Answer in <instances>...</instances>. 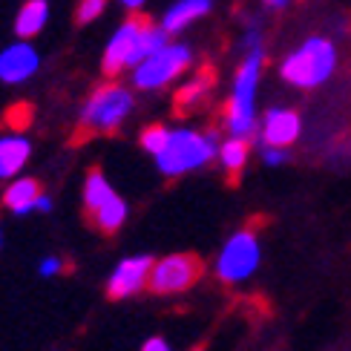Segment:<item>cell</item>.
<instances>
[{
    "instance_id": "cell-28",
    "label": "cell",
    "mask_w": 351,
    "mask_h": 351,
    "mask_svg": "<svg viewBox=\"0 0 351 351\" xmlns=\"http://www.w3.org/2000/svg\"><path fill=\"white\" fill-rule=\"evenodd\" d=\"M196 351H202V348H196Z\"/></svg>"
},
{
    "instance_id": "cell-17",
    "label": "cell",
    "mask_w": 351,
    "mask_h": 351,
    "mask_svg": "<svg viewBox=\"0 0 351 351\" xmlns=\"http://www.w3.org/2000/svg\"><path fill=\"white\" fill-rule=\"evenodd\" d=\"M124 219H127V202L119 193H115L107 204H101L95 213H90L93 228L101 230V233H107V237H112V233L124 225Z\"/></svg>"
},
{
    "instance_id": "cell-6",
    "label": "cell",
    "mask_w": 351,
    "mask_h": 351,
    "mask_svg": "<svg viewBox=\"0 0 351 351\" xmlns=\"http://www.w3.org/2000/svg\"><path fill=\"white\" fill-rule=\"evenodd\" d=\"M204 274V262L196 254H173L153 262V271H150V280L147 288L153 294H182V291L193 288Z\"/></svg>"
},
{
    "instance_id": "cell-23",
    "label": "cell",
    "mask_w": 351,
    "mask_h": 351,
    "mask_svg": "<svg viewBox=\"0 0 351 351\" xmlns=\"http://www.w3.org/2000/svg\"><path fill=\"white\" fill-rule=\"evenodd\" d=\"M285 158H288V156H285L282 150H276V147H268V150H265V165H282Z\"/></svg>"
},
{
    "instance_id": "cell-12",
    "label": "cell",
    "mask_w": 351,
    "mask_h": 351,
    "mask_svg": "<svg viewBox=\"0 0 351 351\" xmlns=\"http://www.w3.org/2000/svg\"><path fill=\"white\" fill-rule=\"evenodd\" d=\"M29 153H32V144H29L21 133L0 138V179L18 176L23 170V165L29 162Z\"/></svg>"
},
{
    "instance_id": "cell-19",
    "label": "cell",
    "mask_w": 351,
    "mask_h": 351,
    "mask_svg": "<svg viewBox=\"0 0 351 351\" xmlns=\"http://www.w3.org/2000/svg\"><path fill=\"white\" fill-rule=\"evenodd\" d=\"M247 153H251V144L245 138H237L233 136L230 141L222 144V167L230 173V176H239L245 162H247Z\"/></svg>"
},
{
    "instance_id": "cell-18",
    "label": "cell",
    "mask_w": 351,
    "mask_h": 351,
    "mask_svg": "<svg viewBox=\"0 0 351 351\" xmlns=\"http://www.w3.org/2000/svg\"><path fill=\"white\" fill-rule=\"evenodd\" d=\"M112 196H115V190L110 187L104 173H101L98 167L86 173V182H84V208H86V216L95 213L101 204H107Z\"/></svg>"
},
{
    "instance_id": "cell-3",
    "label": "cell",
    "mask_w": 351,
    "mask_h": 351,
    "mask_svg": "<svg viewBox=\"0 0 351 351\" xmlns=\"http://www.w3.org/2000/svg\"><path fill=\"white\" fill-rule=\"evenodd\" d=\"M334 66H337L334 43L326 38H308L282 61V78L300 90H314L326 78H331Z\"/></svg>"
},
{
    "instance_id": "cell-4",
    "label": "cell",
    "mask_w": 351,
    "mask_h": 351,
    "mask_svg": "<svg viewBox=\"0 0 351 351\" xmlns=\"http://www.w3.org/2000/svg\"><path fill=\"white\" fill-rule=\"evenodd\" d=\"M262 47H251L247 58L242 61L237 72V84H233V95L225 107V121L230 127V133L237 138H245L247 133H254V95L259 84V69H262Z\"/></svg>"
},
{
    "instance_id": "cell-8",
    "label": "cell",
    "mask_w": 351,
    "mask_h": 351,
    "mask_svg": "<svg viewBox=\"0 0 351 351\" xmlns=\"http://www.w3.org/2000/svg\"><path fill=\"white\" fill-rule=\"evenodd\" d=\"M256 265H259V233L254 222L245 230L233 233L230 242L222 247V256H219L216 268L225 282H242L256 271Z\"/></svg>"
},
{
    "instance_id": "cell-10",
    "label": "cell",
    "mask_w": 351,
    "mask_h": 351,
    "mask_svg": "<svg viewBox=\"0 0 351 351\" xmlns=\"http://www.w3.org/2000/svg\"><path fill=\"white\" fill-rule=\"evenodd\" d=\"M40 66V55L29 40L9 43L0 52V81L3 84H23L38 72Z\"/></svg>"
},
{
    "instance_id": "cell-7",
    "label": "cell",
    "mask_w": 351,
    "mask_h": 351,
    "mask_svg": "<svg viewBox=\"0 0 351 351\" xmlns=\"http://www.w3.org/2000/svg\"><path fill=\"white\" fill-rule=\"evenodd\" d=\"M190 49L184 43H167L165 49L153 52L150 58H144V61L133 69V84L138 90H158V86L170 84L176 75H182V72L190 66Z\"/></svg>"
},
{
    "instance_id": "cell-25",
    "label": "cell",
    "mask_w": 351,
    "mask_h": 351,
    "mask_svg": "<svg viewBox=\"0 0 351 351\" xmlns=\"http://www.w3.org/2000/svg\"><path fill=\"white\" fill-rule=\"evenodd\" d=\"M35 210H40V213H49V210H52V199H49L47 193H43V196L38 199V204H35Z\"/></svg>"
},
{
    "instance_id": "cell-11",
    "label": "cell",
    "mask_w": 351,
    "mask_h": 351,
    "mask_svg": "<svg viewBox=\"0 0 351 351\" xmlns=\"http://www.w3.org/2000/svg\"><path fill=\"white\" fill-rule=\"evenodd\" d=\"M300 136V115L294 110H271L262 127V141L265 147H291Z\"/></svg>"
},
{
    "instance_id": "cell-16",
    "label": "cell",
    "mask_w": 351,
    "mask_h": 351,
    "mask_svg": "<svg viewBox=\"0 0 351 351\" xmlns=\"http://www.w3.org/2000/svg\"><path fill=\"white\" fill-rule=\"evenodd\" d=\"M210 86H213V69H210V66H204L193 81H190L187 86H182V90H179V95H176V112H179V115H187L193 107H199L202 101L208 98Z\"/></svg>"
},
{
    "instance_id": "cell-1",
    "label": "cell",
    "mask_w": 351,
    "mask_h": 351,
    "mask_svg": "<svg viewBox=\"0 0 351 351\" xmlns=\"http://www.w3.org/2000/svg\"><path fill=\"white\" fill-rule=\"evenodd\" d=\"M167 47V32L162 26H156L147 14H130V18L115 29V35L110 38L104 49V75L115 78L119 72L138 66L144 58H150L153 52Z\"/></svg>"
},
{
    "instance_id": "cell-24",
    "label": "cell",
    "mask_w": 351,
    "mask_h": 351,
    "mask_svg": "<svg viewBox=\"0 0 351 351\" xmlns=\"http://www.w3.org/2000/svg\"><path fill=\"white\" fill-rule=\"evenodd\" d=\"M141 351H170V346L162 337H153V340H147V343L141 346Z\"/></svg>"
},
{
    "instance_id": "cell-15",
    "label": "cell",
    "mask_w": 351,
    "mask_h": 351,
    "mask_svg": "<svg viewBox=\"0 0 351 351\" xmlns=\"http://www.w3.org/2000/svg\"><path fill=\"white\" fill-rule=\"evenodd\" d=\"M49 21V3L47 0H26L18 9V18H14V35L18 40H29L43 32V26Z\"/></svg>"
},
{
    "instance_id": "cell-9",
    "label": "cell",
    "mask_w": 351,
    "mask_h": 351,
    "mask_svg": "<svg viewBox=\"0 0 351 351\" xmlns=\"http://www.w3.org/2000/svg\"><path fill=\"white\" fill-rule=\"evenodd\" d=\"M153 271V259L150 256H130L124 262H119V268L112 271L110 282H107V297L110 300H127L138 294L141 288H147Z\"/></svg>"
},
{
    "instance_id": "cell-26",
    "label": "cell",
    "mask_w": 351,
    "mask_h": 351,
    "mask_svg": "<svg viewBox=\"0 0 351 351\" xmlns=\"http://www.w3.org/2000/svg\"><path fill=\"white\" fill-rule=\"evenodd\" d=\"M265 6H271V9H282V6H288L291 0H262Z\"/></svg>"
},
{
    "instance_id": "cell-21",
    "label": "cell",
    "mask_w": 351,
    "mask_h": 351,
    "mask_svg": "<svg viewBox=\"0 0 351 351\" xmlns=\"http://www.w3.org/2000/svg\"><path fill=\"white\" fill-rule=\"evenodd\" d=\"M104 9H107V0H81L78 9H75V21L81 26H86V23L98 21L101 14H104Z\"/></svg>"
},
{
    "instance_id": "cell-5",
    "label": "cell",
    "mask_w": 351,
    "mask_h": 351,
    "mask_svg": "<svg viewBox=\"0 0 351 351\" xmlns=\"http://www.w3.org/2000/svg\"><path fill=\"white\" fill-rule=\"evenodd\" d=\"M216 153V136L193 133V130H176L170 133L167 147L156 156L158 170L165 176H182L187 170H199L213 158Z\"/></svg>"
},
{
    "instance_id": "cell-14",
    "label": "cell",
    "mask_w": 351,
    "mask_h": 351,
    "mask_svg": "<svg viewBox=\"0 0 351 351\" xmlns=\"http://www.w3.org/2000/svg\"><path fill=\"white\" fill-rule=\"evenodd\" d=\"M208 12H210V0H179V3H173L165 12L162 29L167 35H176V32H182V29H187L193 21L204 18Z\"/></svg>"
},
{
    "instance_id": "cell-27",
    "label": "cell",
    "mask_w": 351,
    "mask_h": 351,
    "mask_svg": "<svg viewBox=\"0 0 351 351\" xmlns=\"http://www.w3.org/2000/svg\"><path fill=\"white\" fill-rule=\"evenodd\" d=\"M121 3H124L127 9H133V12H136V9H138V6L144 3V0H121Z\"/></svg>"
},
{
    "instance_id": "cell-2",
    "label": "cell",
    "mask_w": 351,
    "mask_h": 351,
    "mask_svg": "<svg viewBox=\"0 0 351 351\" xmlns=\"http://www.w3.org/2000/svg\"><path fill=\"white\" fill-rule=\"evenodd\" d=\"M133 110V93L127 86L107 81L86 98V104L81 110V121H78V133L81 136H104L115 133L124 119Z\"/></svg>"
},
{
    "instance_id": "cell-20",
    "label": "cell",
    "mask_w": 351,
    "mask_h": 351,
    "mask_svg": "<svg viewBox=\"0 0 351 351\" xmlns=\"http://www.w3.org/2000/svg\"><path fill=\"white\" fill-rule=\"evenodd\" d=\"M167 141H170V130L165 124H150V127H144V133H141V147L158 156L165 147H167Z\"/></svg>"
},
{
    "instance_id": "cell-13",
    "label": "cell",
    "mask_w": 351,
    "mask_h": 351,
    "mask_svg": "<svg viewBox=\"0 0 351 351\" xmlns=\"http://www.w3.org/2000/svg\"><path fill=\"white\" fill-rule=\"evenodd\" d=\"M40 196H43V187H40L38 179H14L6 187V193H3V204L12 213L26 216V213L35 210V204H38Z\"/></svg>"
},
{
    "instance_id": "cell-22",
    "label": "cell",
    "mask_w": 351,
    "mask_h": 351,
    "mask_svg": "<svg viewBox=\"0 0 351 351\" xmlns=\"http://www.w3.org/2000/svg\"><path fill=\"white\" fill-rule=\"evenodd\" d=\"M40 276H55V274H61L64 271V259H58V256H47L40 262Z\"/></svg>"
}]
</instances>
